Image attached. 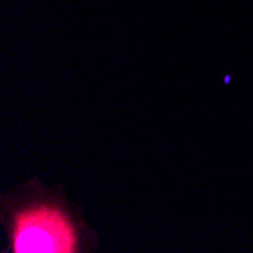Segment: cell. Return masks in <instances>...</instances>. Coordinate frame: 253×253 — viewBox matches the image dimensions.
Listing matches in <instances>:
<instances>
[{
  "mask_svg": "<svg viewBox=\"0 0 253 253\" xmlns=\"http://www.w3.org/2000/svg\"><path fill=\"white\" fill-rule=\"evenodd\" d=\"M78 235L68 217L55 206H35L17 214L12 229L15 253H73Z\"/></svg>",
  "mask_w": 253,
  "mask_h": 253,
  "instance_id": "1",
  "label": "cell"
}]
</instances>
